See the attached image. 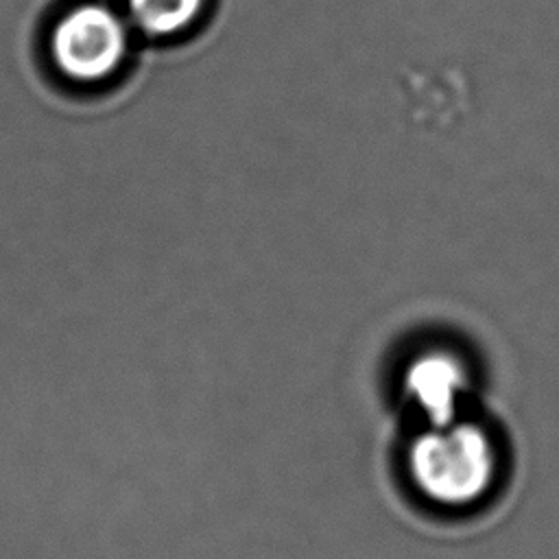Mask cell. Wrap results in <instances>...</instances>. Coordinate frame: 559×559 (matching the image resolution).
<instances>
[{
	"label": "cell",
	"instance_id": "4",
	"mask_svg": "<svg viewBox=\"0 0 559 559\" xmlns=\"http://www.w3.org/2000/svg\"><path fill=\"white\" fill-rule=\"evenodd\" d=\"M207 0H127L129 20L148 37H173L188 31Z\"/></svg>",
	"mask_w": 559,
	"mask_h": 559
},
{
	"label": "cell",
	"instance_id": "3",
	"mask_svg": "<svg viewBox=\"0 0 559 559\" xmlns=\"http://www.w3.org/2000/svg\"><path fill=\"white\" fill-rule=\"evenodd\" d=\"M402 400L419 426H441L467 413L474 393V371L454 347H424L402 371Z\"/></svg>",
	"mask_w": 559,
	"mask_h": 559
},
{
	"label": "cell",
	"instance_id": "1",
	"mask_svg": "<svg viewBox=\"0 0 559 559\" xmlns=\"http://www.w3.org/2000/svg\"><path fill=\"white\" fill-rule=\"evenodd\" d=\"M500 445L489 426L469 413L441 426H419L406 445L411 487L432 507L480 504L500 476Z\"/></svg>",
	"mask_w": 559,
	"mask_h": 559
},
{
	"label": "cell",
	"instance_id": "2",
	"mask_svg": "<svg viewBox=\"0 0 559 559\" xmlns=\"http://www.w3.org/2000/svg\"><path fill=\"white\" fill-rule=\"evenodd\" d=\"M129 28L122 15L100 2L68 9L52 26L48 50L55 70L81 85L116 74L127 57Z\"/></svg>",
	"mask_w": 559,
	"mask_h": 559
}]
</instances>
